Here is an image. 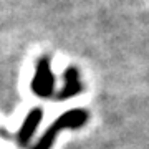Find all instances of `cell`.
<instances>
[{"instance_id": "obj_1", "label": "cell", "mask_w": 149, "mask_h": 149, "mask_svg": "<svg viewBox=\"0 0 149 149\" xmlns=\"http://www.w3.org/2000/svg\"><path fill=\"white\" fill-rule=\"evenodd\" d=\"M88 118H90V114L83 108H73L70 111H65L63 114H60L50 124V128L43 133V136H40V139L37 141V144L32 149H52V146H53L55 139H56L60 131L83 128L86 124V121H88Z\"/></svg>"}, {"instance_id": "obj_2", "label": "cell", "mask_w": 149, "mask_h": 149, "mask_svg": "<svg viewBox=\"0 0 149 149\" xmlns=\"http://www.w3.org/2000/svg\"><path fill=\"white\" fill-rule=\"evenodd\" d=\"M32 91L42 100H48L55 95V74L48 56H42L38 60L32 78Z\"/></svg>"}, {"instance_id": "obj_3", "label": "cell", "mask_w": 149, "mask_h": 149, "mask_svg": "<svg viewBox=\"0 0 149 149\" xmlns=\"http://www.w3.org/2000/svg\"><path fill=\"white\" fill-rule=\"evenodd\" d=\"M43 119V109L42 108H33L30 111L27 113V116L22 123L20 129H18V133H17V141L20 146H28L32 138L35 136L37 133L38 126H40V123Z\"/></svg>"}, {"instance_id": "obj_4", "label": "cell", "mask_w": 149, "mask_h": 149, "mask_svg": "<svg viewBox=\"0 0 149 149\" xmlns=\"http://www.w3.org/2000/svg\"><path fill=\"white\" fill-rule=\"evenodd\" d=\"M83 91V85H81L80 80V71L76 66H66L63 73V88L60 90V93L55 98L58 101H66V100H71L76 95H80Z\"/></svg>"}]
</instances>
